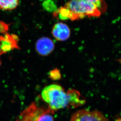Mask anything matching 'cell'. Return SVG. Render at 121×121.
I'll return each instance as SVG.
<instances>
[{
	"instance_id": "cell-1",
	"label": "cell",
	"mask_w": 121,
	"mask_h": 121,
	"mask_svg": "<svg viewBox=\"0 0 121 121\" xmlns=\"http://www.w3.org/2000/svg\"><path fill=\"white\" fill-rule=\"evenodd\" d=\"M41 97L52 111L64 108L69 104L67 93L62 86L57 84L45 87L41 93Z\"/></svg>"
},
{
	"instance_id": "cell-2",
	"label": "cell",
	"mask_w": 121,
	"mask_h": 121,
	"mask_svg": "<svg viewBox=\"0 0 121 121\" xmlns=\"http://www.w3.org/2000/svg\"><path fill=\"white\" fill-rule=\"evenodd\" d=\"M65 6L74 14L77 20L86 17H99L102 13L96 6L87 0H69Z\"/></svg>"
},
{
	"instance_id": "cell-3",
	"label": "cell",
	"mask_w": 121,
	"mask_h": 121,
	"mask_svg": "<svg viewBox=\"0 0 121 121\" xmlns=\"http://www.w3.org/2000/svg\"><path fill=\"white\" fill-rule=\"evenodd\" d=\"M70 121H108V120L98 111L82 109L74 113Z\"/></svg>"
},
{
	"instance_id": "cell-4",
	"label": "cell",
	"mask_w": 121,
	"mask_h": 121,
	"mask_svg": "<svg viewBox=\"0 0 121 121\" xmlns=\"http://www.w3.org/2000/svg\"><path fill=\"white\" fill-rule=\"evenodd\" d=\"M18 39L15 34L6 33L0 35V56L14 49H20Z\"/></svg>"
},
{
	"instance_id": "cell-5",
	"label": "cell",
	"mask_w": 121,
	"mask_h": 121,
	"mask_svg": "<svg viewBox=\"0 0 121 121\" xmlns=\"http://www.w3.org/2000/svg\"><path fill=\"white\" fill-rule=\"evenodd\" d=\"M53 40L47 37H42L38 39L35 44V49L38 54L46 56L51 54L55 49Z\"/></svg>"
},
{
	"instance_id": "cell-6",
	"label": "cell",
	"mask_w": 121,
	"mask_h": 121,
	"mask_svg": "<svg viewBox=\"0 0 121 121\" xmlns=\"http://www.w3.org/2000/svg\"><path fill=\"white\" fill-rule=\"evenodd\" d=\"M52 34L58 41H65L69 38L71 30L66 24L60 22L56 23L53 26Z\"/></svg>"
},
{
	"instance_id": "cell-7",
	"label": "cell",
	"mask_w": 121,
	"mask_h": 121,
	"mask_svg": "<svg viewBox=\"0 0 121 121\" xmlns=\"http://www.w3.org/2000/svg\"><path fill=\"white\" fill-rule=\"evenodd\" d=\"M47 111L32 104L22 113L18 121H38L40 116Z\"/></svg>"
},
{
	"instance_id": "cell-8",
	"label": "cell",
	"mask_w": 121,
	"mask_h": 121,
	"mask_svg": "<svg viewBox=\"0 0 121 121\" xmlns=\"http://www.w3.org/2000/svg\"><path fill=\"white\" fill-rule=\"evenodd\" d=\"M53 16L62 21L68 19L71 20L72 21L77 20L74 14L65 6L56 9L53 12Z\"/></svg>"
},
{
	"instance_id": "cell-9",
	"label": "cell",
	"mask_w": 121,
	"mask_h": 121,
	"mask_svg": "<svg viewBox=\"0 0 121 121\" xmlns=\"http://www.w3.org/2000/svg\"><path fill=\"white\" fill-rule=\"evenodd\" d=\"M67 93L69 104L73 107L82 105L85 102V100L80 98V95L76 91H69Z\"/></svg>"
},
{
	"instance_id": "cell-10",
	"label": "cell",
	"mask_w": 121,
	"mask_h": 121,
	"mask_svg": "<svg viewBox=\"0 0 121 121\" xmlns=\"http://www.w3.org/2000/svg\"><path fill=\"white\" fill-rule=\"evenodd\" d=\"M19 0H0V9L4 11L13 10L19 4Z\"/></svg>"
},
{
	"instance_id": "cell-11",
	"label": "cell",
	"mask_w": 121,
	"mask_h": 121,
	"mask_svg": "<svg viewBox=\"0 0 121 121\" xmlns=\"http://www.w3.org/2000/svg\"><path fill=\"white\" fill-rule=\"evenodd\" d=\"M93 4L98 9L101 13H105L106 11L107 6L104 0H87Z\"/></svg>"
},
{
	"instance_id": "cell-12",
	"label": "cell",
	"mask_w": 121,
	"mask_h": 121,
	"mask_svg": "<svg viewBox=\"0 0 121 121\" xmlns=\"http://www.w3.org/2000/svg\"><path fill=\"white\" fill-rule=\"evenodd\" d=\"M43 6L47 10L50 12L53 11L54 12L57 9L56 5L52 0H46L43 3Z\"/></svg>"
},
{
	"instance_id": "cell-13",
	"label": "cell",
	"mask_w": 121,
	"mask_h": 121,
	"mask_svg": "<svg viewBox=\"0 0 121 121\" xmlns=\"http://www.w3.org/2000/svg\"><path fill=\"white\" fill-rule=\"evenodd\" d=\"M50 111H48L40 116L38 121H54L53 116L50 114Z\"/></svg>"
},
{
	"instance_id": "cell-14",
	"label": "cell",
	"mask_w": 121,
	"mask_h": 121,
	"mask_svg": "<svg viewBox=\"0 0 121 121\" xmlns=\"http://www.w3.org/2000/svg\"><path fill=\"white\" fill-rule=\"evenodd\" d=\"M49 77L53 80H56L60 79L61 77V74L59 70L57 69H55L49 72Z\"/></svg>"
},
{
	"instance_id": "cell-15",
	"label": "cell",
	"mask_w": 121,
	"mask_h": 121,
	"mask_svg": "<svg viewBox=\"0 0 121 121\" xmlns=\"http://www.w3.org/2000/svg\"><path fill=\"white\" fill-rule=\"evenodd\" d=\"M9 24L2 21H0V34L7 33L9 30Z\"/></svg>"
},
{
	"instance_id": "cell-16",
	"label": "cell",
	"mask_w": 121,
	"mask_h": 121,
	"mask_svg": "<svg viewBox=\"0 0 121 121\" xmlns=\"http://www.w3.org/2000/svg\"><path fill=\"white\" fill-rule=\"evenodd\" d=\"M1 64H2V61H1V59H0V67L1 66Z\"/></svg>"
}]
</instances>
